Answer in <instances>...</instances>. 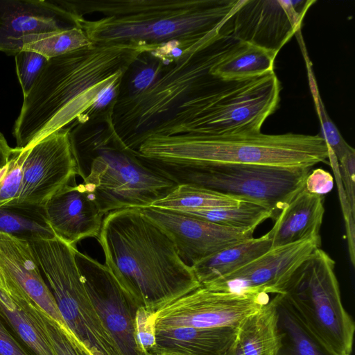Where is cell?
Segmentation results:
<instances>
[{"label":"cell","instance_id":"1","mask_svg":"<svg viewBox=\"0 0 355 355\" xmlns=\"http://www.w3.org/2000/svg\"><path fill=\"white\" fill-rule=\"evenodd\" d=\"M159 46L135 42L94 44L51 58L24 101L13 128L26 149L54 132L112 112L125 73Z\"/></svg>","mask_w":355,"mask_h":355},{"label":"cell","instance_id":"2","mask_svg":"<svg viewBox=\"0 0 355 355\" xmlns=\"http://www.w3.org/2000/svg\"><path fill=\"white\" fill-rule=\"evenodd\" d=\"M94 44L135 42L182 53L209 42L242 0H51Z\"/></svg>","mask_w":355,"mask_h":355},{"label":"cell","instance_id":"3","mask_svg":"<svg viewBox=\"0 0 355 355\" xmlns=\"http://www.w3.org/2000/svg\"><path fill=\"white\" fill-rule=\"evenodd\" d=\"M98 239L105 266L137 306L148 312L200 286L173 241L142 209L106 214Z\"/></svg>","mask_w":355,"mask_h":355},{"label":"cell","instance_id":"4","mask_svg":"<svg viewBox=\"0 0 355 355\" xmlns=\"http://www.w3.org/2000/svg\"><path fill=\"white\" fill-rule=\"evenodd\" d=\"M111 116L105 119L106 130L89 132L73 124L69 133L77 175L104 216L150 207L178 186L124 145L112 128Z\"/></svg>","mask_w":355,"mask_h":355},{"label":"cell","instance_id":"5","mask_svg":"<svg viewBox=\"0 0 355 355\" xmlns=\"http://www.w3.org/2000/svg\"><path fill=\"white\" fill-rule=\"evenodd\" d=\"M281 84L274 71L243 80L216 75L197 94L143 133L135 148L150 135H252L277 109Z\"/></svg>","mask_w":355,"mask_h":355},{"label":"cell","instance_id":"6","mask_svg":"<svg viewBox=\"0 0 355 355\" xmlns=\"http://www.w3.org/2000/svg\"><path fill=\"white\" fill-rule=\"evenodd\" d=\"M137 152L155 162L182 166L232 163L312 168L329 158V147L322 136L295 133L150 135Z\"/></svg>","mask_w":355,"mask_h":355},{"label":"cell","instance_id":"7","mask_svg":"<svg viewBox=\"0 0 355 355\" xmlns=\"http://www.w3.org/2000/svg\"><path fill=\"white\" fill-rule=\"evenodd\" d=\"M241 41L220 31L207 43L166 64L159 55L153 81L137 91L120 92L112 112V128L124 145L134 150L138 138L169 116L183 101L197 94L214 76L212 68Z\"/></svg>","mask_w":355,"mask_h":355},{"label":"cell","instance_id":"8","mask_svg":"<svg viewBox=\"0 0 355 355\" xmlns=\"http://www.w3.org/2000/svg\"><path fill=\"white\" fill-rule=\"evenodd\" d=\"M144 159L178 185L193 184L258 204L271 212L274 221L311 171V167L232 163L182 166Z\"/></svg>","mask_w":355,"mask_h":355},{"label":"cell","instance_id":"9","mask_svg":"<svg viewBox=\"0 0 355 355\" xmlns=\"http://www.w3.org/2000/svg\"><path fill=\"white\" fill-rule=\"evenodd\" d=\"M335 261L316 248L295 272L283 293L307 328L337 355H351L355 325L345 309Z\"/></svg>","mask_w":355,"mask_h":355},{"label":"cell","instance_id":"10","mask_svg":"<svg viewBox=\"0 0 355 355\" xmlns=\"http://www.w3.org/2000/svg\"><path fill=\"white\" fill-rule=\"evenodd\" d=\"M28 242L68 329L94 355H121L89 297L75 259L76 246L55 236Z\"/></svg>","mask_w":355,"mask_h":355},{"label":"cell","instance_id":"11","mask_svg":"<svg viewBox=\"0 0 355 355\" xmlns=\"http://www.w3.org/2000/svg\"><path fill=\"white\" fill-rule=\"evenodd\" d=\"M264 293L214 291L200 286L150 313L155 329L173 327H239L269 302Z\"/></svg>","mask_w":355,"mask_h":355},{"label":"cell","instance_id":"12","mask_svg":"<svg viewBox=\"0 0 355 355\" xmlns=\"http://www.w3.org/2000/svg\"><path fill=\"white\" fill-rule=\"evenodd\" d=\"M74 254L92 305L121 355H146L136 336V316L139 307L105 264L76 248Z\"/></svg>","mask_w":355,"mask_h":355},{"label":"cell","instance_id":"13","mask_svg":"<svg viewBox=\"0 0 355 355\" xmlns=\"http://www.w3.org/2000/svg\"><path fill=\"white\" fill-rule=\"evenodd\" d=\"M315 0H242L222 31L234 38L278 53L300 29Z\"/></svg>","mask_w":355,"mask_h":355},{"label":"cell","instance_id":"14","mask_svg":"<svg viewBox=\"0 0 355 355\" xmlns=\"http://www.w3.org/2000/svg\"><path fill=\"white\" fill-rule=\"evenodd\" d=\"M70 127L61 128L26 148L17 199L10 205L44 207L57 191L74 182L76 165Z\"/></svg>","mask_w":355,"mask_h":355},{"label":"cell","instance_id":"15","mask_svg":"<svg viewBox=\"0 0 355 355\" xmlns=\"http://www.w3.org/2000/svg\"><path fill=\"white\" fill-rule=\"evenodd\" d=\"M320 247L321 240L308 239L270 248L235 271L201 286L220 291L283 294L295 272Z\"/></svg>","mask_w":355,"mask_h":355},{"label":"cell","instance_id":"16","mask_svg":"<svg viewBox=\"0 0 355 355\" xmlns=\"http://www.w3.org/2000/svg\"><path fill=\"white\" fill-rule=\"evenodd\" d=\"M145 216L173 241L189 266L253 237L254 230L221 226L182 212L156 207L142 209Z\"/></svg>","mask_w":355,"mask_h":355},{"label":"cell","instance_id":"17","mask_svg":"<svg viewBox=\"0 0 355 355\" xmlns=\"http://www.w3.org/2000/svg\"><path fill=\"white\" fill-rule=\"evenodd\" d=\"M76 26L49 0H0V51L16 55L32 35Z\"/></svg>","mask_w":355,"mask_h":355},{"label":"cell","instance_id":"18","mask_svg":"<svg viewBox=\"0 0 355 355\" xmlns=\"http://www.w3.org/2000/svg\"><path fill=\"white\" fill-rule=\"evenodd\" d=\"M0 287L28 297L64 328L55 300L39 268L28 241L0 232Z\"/></svg>","mask_w":355,"mask_h":355},{"label":"cell","instance_id":"19","mask_svg":"<svg viewBox=\"0 0 355 355\" xmlns=\"http://www.w3.org/2000/svg\"><path fill=\"white\" fill-rule=\"evenodd\" d=\"M46 220L55 237L76 246L87 238H98L104 215L83 183L64 186L44 206Z\"/></svg>","mask_w":355,"mask_h":355},{"label":"cell","instance_id":"20","mask_svg":"<svg viewBox=\"0 0 355 355\" xmlns=\"http://www.w3.org/2000/svg\"><path fill=\"white\" fill-rule=\"evenodd\" d=\"M155 334L150 355H232L238 327H173L155 329Z\"/></svg>","mask_w":355,"mask_h":355},{"label":"cell","instance_id":"21","mask_svg":"<svg viewBox=\"0 0 355 355\" xmlns=\"http://www.w3.org/2000/svg\"><path fill=\"white\" fill-rule=\"evenodd\" d=\"M324 214L322 196L310 193L304 185L282 209L266 233L271 248L304 239L321 240L320 231Z\"/></svg>","mask_w":355,"mask_h":355},{"label":"cell","instance_id":"22","mask_svg":"<svg viewBox=\"0 0 355 355\" xmlns=\"http://www.w3.org/2000/svg\"><path fill=\"white\" fill-rule=\"evenodd\" d=\"M0 310L20 338L36 355H56L44 312L28 297L0 287Z\"/></svg>","mask_w":355,"mask_h":355},{"label":"cell","instance_id":"23","mask_svg":"<svg viewBox=\"0 0 355 355\" xmlns=\"http://www.w3.org/2000/svg\"><path fill=\"white\" fill-rule=\"evenodd\" d=\"M271 248L267 234L227 247L191 267L200 286L228 275Z\"/></svg>","mask_w":355,"mask_h":355},{"label":"cell","instance_id":"24","mask_svg":"<svg viewBox=\"0 0 355 355\" xmlns=\"http://www.w3.org/2000/svg\"><path fill=\"white\" fill-rule=\"evenodd\" d=\"M238 343L243 355H277L281 345L275 296L238 327Z\"/></svg>","mask_w":355,"mask_h":355},{"label":"cell","instance_id":"25","mask_svg":"<svg viewBox=\"0 0 355 355\" xmlns=\"http://www.w3.org/2000/svg\"><path fill=\"white\" fill-rule=\"evenodd\" d=\"M275 298L281 335L277 355H337L307 328L284 294Z\"/></svg>","mask_w":355,"mask_h":355},{"label":"cell","instance_id":"26","mask_svg":"<svg viewBox=\"0 0 355 355\" xmlns=\"http://www.w3.org/2000/svg\"><path fill=\"white\" fill-rule=\"evenodd\" d=\"M277 53L241 42L220 60L211 73L225 80H237L257 77L274 71Z\"/></svg>","mask_w":355,"mask_h":355},{"label":"cell","instance_id":"27","mask_svg":"<svg viewBox=\"0 0 355 355\" xmlns=\"http://www.w3.org/2000/svg\"><path fill=\"white\" fill-rule=\"evenodd\" d=\"M0 232L28 241L54 238L44 207L18 205L0 206Z\"/></svg>","mask_w":355,"mask_h":355},{"label":"cell","instance_id":"28","mask_svg":"<svg viewBox=\"0 0 355 355\" xmlns=\"http://www.w3.org/2000/svg\"><path fill=\"white\" fill-rule=\"evenodd\" d=\"M243 201L196 185L181 184L151 207L184 213L199 209L236 207Z\"/></svg>","mask_w":355,"mask_h":355},{"label":"cell","instance_id":"29","mask_svg":"<svg viewBox=\"0 0 355 355\" xmlns=\"http://www.w3.org/2000/svg\"><path fill=\"white\" fill-rule=\"evenodd\" d=\"M184 214L227 227L254 230L266 220L272 218L269 210L247 201L236 207L193 210Z\"/></svg>","mask_w":355,"mask_h":355},{"label":"cell","instance_id":"30","mask_svg":"<svg viewBox=\"0 0 355 355\" xmlns=\"http://www.w3.org/2000/svg\"><path fill=\"white\" fill-rule=\"evenodd\" d=\"M91 44L80 28L73 26L60 31L34 35L31 42L24 45L22 50L35 51L49 60Z\"/></svg>","mask_w":355,"mask_h":355},{"label":"cell","instance_id":"31","mask_svg":"<svg viewBox=\"0 0 355 355\" xmlns=\"http://www.w3.org/2000/svg\"><path fill=\"white\" fill-rule=\"evenodd\" d=\"M310 89L315 103L317 114L320 121L322 138L325 140L329 149L333 153L338 161L354 148L343 138L338 128L330 119L324 108L318 89L315 79L313 74L309 59H306Z\"/></svg>","mask_w":355,"mask_h":355},{"label":"cell","instance_id":"32","mask_svg":"<svg viewBox=\"0 0 355 355\" xmlns=\"http://www.w3.org/2000/svg\"><path fill=\"white\" fill-rule=\"evenodd\" d=\"M26 153V148H15L9 161L0 171V206L10 205L19 197Z\"/></svg>","mask_w":355,"mask_h":355},{"label":"cell","instance_id":"33","mask_svg":"<svg viewBox=\"0 0 355 355\" xmlns=\"http://www.w3.org/2000/svg\"><path fill=\"white\" fill-rule=\"evenodd\" d=\"M49 337L56 355H94L68 329L44 312Z\"/></svg>","mask_w":355,"mask_h":355},{"label":"cell","instance_id":"34","mask_svg":"<svg viewBox=\"0 0 355 355\" xmlns=\"http://www.w3.org/2000/svg\"><path fill=\"white\" fill-rule=\"evenodd\" d=\"M49 59L33 51L21 50L15 55L17 75L25 96L37 80Z\"/></svg>","mask_w":355,"mask_h":355},{"label":"cell","instance_id":"35","mask_svg":"<svg viewBox=\"0 0 355 355\" xmlns=\"http://www.w3.org/2000/svg\"><path fill=\"white\" fill-rule=\"evenodd\" d=\"M338 172L343 183L344 197L353 217L355 213V150L354 149L339 160Z\"/></svg>","mask_w":355,"mask_h":355},{"label":"cell","instance_id":"36","mask_svg":"<svg viewBox=\"0 0 355 355\" xmlns=\"http://www.w3.org/2000/svg\"><path fill=\"white\" fill-rule=\"evenodd\" d=\"M150 313L139 307L136 316V336L139 346L146 354L150 355L155 344V327L150 319Z\"/></svg>","mask_w":355,"mask_h":355},{"label":"cell","instance_id":"37","mask_svg":"<svg viewBox=\"0 0 355 355\" xmlns=\"http://www.w3.org/2000/svg\"><path fill=\"white\" fill-rule=\"evenodd\" d=\"M304 187L310 193L322 196L329 193L334 187V178L322 168H316L307 175Z\"/></svg>","mask_w":355,"mask_h":355},{"label":"cell","instance_id":"38","mask_svg":"<svg viewBox=\"0 0 355 355\" xmlns=\"http://www.w3.org/2000/svg\"><path fill=\"white\" fill-rule=\"evenodd\" d=\"M0 355H27L1 322Z\"/></svg>","mask_w":355,"mask_h":355},{"label":"cell","instance_id":"39","mask_svg":"<svg viewBox=\"0 0 355 355\" xmlns=\"http://www.w3.org/2000/svg\"><path fill=\"white\" fill-rule=\"evenodd\" d=\"M14 148H11L3 135L0 132V171L9 161Z\"/></svg>","mask_w":355,"mask_h":355},{"label":"cell","instance_id":"40","mask_svg":"<svg viewBox=\"0 0 355 355\" xmlns=\"http://www.w3.org/2000/svg\"><path fill=\"white\" fill-rule=\"evenodd\" d=\"M232 355H243V352H242V350L238 343V341H237V344L236 345V347L232 353Z\"/></svg>","mask_w":355,"mask_h":355}]
</instances>
